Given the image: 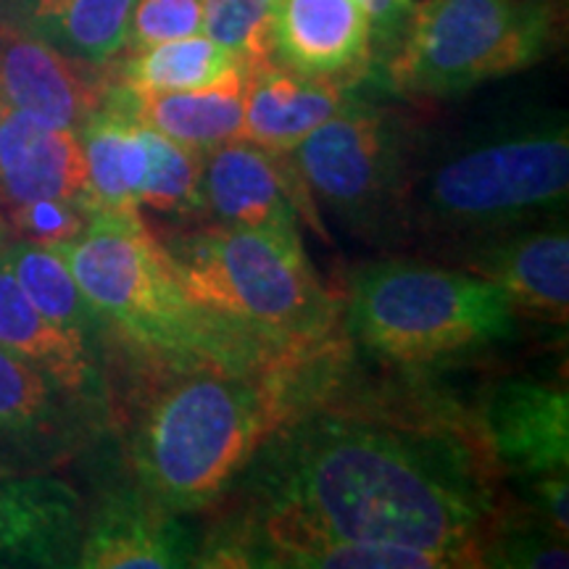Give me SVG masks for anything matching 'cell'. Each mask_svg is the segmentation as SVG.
<instances>
[{
    "label": "cell",
    "mask_w": 569,
    "mask_h": 569,
    "mask_svg": "<svg viewBox=\"0 0 569 569\" xmlns=\"http://www.w3.org/2000/svg\"><path fill=\"white\" fill-rule=\"evenodd\" d=\"M77 134L88 172L90 213L142 217L138 196L148 169L146 124L101 103Z\"/></svg>",
    "instance_id": "cell-23"
},
{
    "label": "cell",
    "mask_w": 569,
    "mask_h": 569,
    "mask_svg": "<svg viewBox=\"0 0 569 569\" xmlns=\"http://www.w3.org/2000/svg\"><path fill=\"white\" fill-rule=\"evenodd\" d=\"M203 569H451V561L407 546L346 540L274 511L232 501L198 538Z\"/></svg>",
    "instance_id": "cell-9"
},
{
    "label": "cell",
    "mask_w": 569,
    "mask_h": 569,
    "mask_svg": "<svg viewBox=\"0 0 569 569\" xmlns=\"http://www.w3.org/2000/svg\"><path fill=\"white\" fill-rule=\"evenodd\" d=\"M340 327L382 365L440 369L517 340L522 317L498 284L465 269L382 259L351 274Z\"/></svg>",
    "instance_id": "cell-5"
},
{
    "label": "cell",
    "mask_w": 569,
    "mask_h": 569,
    "mask_svg": "<svg viewBox=\"0 0 569 569\" xmlns=\"http://www.w3.org/2000/svg\"><path fill=\"white\" fill-rule=\"evenodd\" d=\"M203 32V0H134L124 51Z\"/></svg>",
    "instance_id": "cell-29"
},
{
    "label": "cell",
    "mask_w": 569,
    "mask_h": 569,
    "mask_svg": "<svg viewBox=\"0 0 569 569\" xmlns=\"http://www.w3.org/2000/svg\"><path fill=\"white\" fill-rule=\"evenodd\" d=\"M482 453L459 427L317 407L277 427L224 498L346 540L478 567L501 509Z\"/></svg>",
    "instance_id": "cell-1"
},
{
    "label": "cell",
    "mask_w": 569,
    "mask_h": 569,
    "mask_svg": "<svg viewBox=\"0 0 569 569\" xmlns=\"http://www.w3.org/2000/svg\"><path fill=\"white\" fill-rule=\"evenodd\" d=\"M134 0H0V27L106 69L124 51Z\"/></svg>",
    "instance_id": "cell-22"
},
{
    "label": "cell",
    "mask_w": 569,
    "mask_h": 569,
    "mask_svg": "<svg viewBox=\"0 0 569 569\" xmlns=\"http://www.w3.org/2000/svg\"><path fill=\"white\" fill-rule=\"evenodd\" d=\"M480 448L507 478L528 482L569 472V393L540 377L496 380L475 415Z\"/></svg>",
    "instance_id": "cell-11"
},
{
    "label": "cell",
    "mask_w": 569,
    "mask_h": 569,
    "mask_svg": "<svg viewBox=\"0 0 569 569\" xmlns=\"http://www.w3.org/2000/svg\"><path fill=\"white\" fill-rule=\"evenodd\" d=\"M6 246H9V227H6V219L0 217V253H3Z\"/></svg>",
    "instance_id": "cell-32"
},
{
    "label": "cell",
    "mask_w": 569,
    "mask_h": 569,
    "mask_svg": "<svg viewBox=\"0 0 569 569\" xmlns=\"http://www.w3.org/2000/svg\"><path fill=\"white\" fill-rule=\"evenodd\" d=\"M0 264L9 269L21 293L30 298L42 317L103 348V340L111 336L109 327L84 298L74 274L56 248L17 240L3 248Z\"/></svg>",
    "instance_id": "cell-24"
},
{
    "label": "cell",
    "mask_w": 569,
    "mask_h": 569,
    "mask_svg": "<svg viewBox=\"0 0 569 569\" xmlns=\"http://www.w3.org/2000/svg\"><path fill=\"white\" fill-rule=\"evenodd\" d=\"M272 61L356 88L375 67L372 21L356 0H274Z\"/></svg>",
    "instance_id": "cell-14"
},
{
    "label": "cell",
    "mask_w": 569,
    "mask_h": 569,
    "mask_svg": "<svg viewBox=\"0 0 569 569\" xmlns=\"http://www.w3.org/2000/svg\"><path fill=\"white\" fill-rule=\"evenodd\" d=\"M103 407L0 348V472L32 475L84 448Z\"/></svg>",
    "instance_id": "cell-10"
},
{
    "label": "cell",
    "mask_w": 569,
    "mask_h": 569,
    "mask_svg": "<svg viewBox=\"0 0 569 569\" xmlns=\"http://www.w3.org/2000/svg\"><path fill=\"white\" fill-rule=\"evenodd\" d=\"M46 46V42L0 27V98L11 111L42 124L80 130L101 106L106 77Z\"/></svg>",
    "instance_id": "cell-17"
},
{
    "label": "cell",
    "mask_w": 569,
    "mask_h": 569,
    "mask_svg": "<svg viewBox=\"0 0 569 569\" xmlns=\"http://www.w3.org/2000/svg\"><path fill=\"white\" fill-rule=\"evenodd\" d=\"M148 169L140 184V211L169 219V230L190 227L206 219L203 206V156L177 146L167 134L146 124Z\"/></svg>",
    "instance_id": "cell-26"
},
{
    "label": "cell",
    "mask_w": 569,
    "mask_h": 569,
    "mask_svg": "<svg viewBox=\"0 0 569 569\" xmlns=\"http://www.w3.org/2000/svg\"><path fill=\"white\" fill-rule=\"evenodd\" d=\"M11 109H9V106H6V101H3V98H0V127H3V119H6V113H9Z\"/></svg>",
    "instance_id": "cell-33"
},
{
    "label": "cell",
    "mask_w": 569,
    "mask_h": 569,
    "mask_svg": "<svg viewBox=\"0 0 569 569\" xmlns=\"http://www.w3.org/2000/svg\"><path fill=\"white\" fill-rule=\"evenodd\" d=\"M32 201H74L88 209L82 142L77 130L9 111L0 127V203Z\"/></svg>",
    "instance_id": "cell-19"
},
{
    "label": "cell",
    "mask_w": 569,
    "mask_h": 569,
    "mask_svg": "<svg viewBox=\"0 0 569 569\" xmlns=\"http://www.w3.org/2000/svg\"><path fill=\"white\" fill-rule=\"evenodd\" d=\"M0 348L51 375L98 407H109L101 348L42 317L21 293L9 269L0 264Z\"/></svg>",
    "instance_id": "cell-21"
},
{
    "label": "cell",
    "mask_w": 569,
    "mask_h": 569,
    "mask_svg": "<svg viewBox=\"0 0 569 569\" xmlns=\"http://www.w3.org/2000/svg\"><path fill=\"white\" fill-rule=\"evenodd\" d=\"M82 498L51 472H0V567H77Z\"/></svg>",
    "instance_id": "cell-16"
},
{
    "label": "cell",
    "mask_w": 569,
    "mask_h": 569,
    "mask_svg": "<svg viewBox=\"0 0 569 569\" xmlns=\"http://www.w3.org/2000/svg\"><path fill=\"white\" fill-rule=\"evenodd\" d=\"M274 0H203V34L246 69L272 61Z\"/></svg>",
    "instance_id": "cell-28"
},
{
    "label": "cell",
    "mask_w": 569,
    "mask_h": 569,
    "mask_svg": "<svg viewBox=\"0 0 569 569\" xmlns=\"http://www.w3.org/2000/svg\"><path fill=\"white\" fill-rule=\"evenodd\" d=\"M90 222V211L74 201H32L9 206V227L27 243L56 248L80 234Z\"/></svg>",
    "instance_id": "cell-30"
},
{
    "label": "cell",
    "mask_w": 569,
    "mask_h": 569,
    "mask_svg": "<svg viewBox=\"0 0 569 569\" xmlns=\"http://www.w3.org/2000/svg\"><path fill=\"white\" fill-rule=\"evenodd\" d=\"M372 21L375 61H382L401 40L407 21L415 11V0H356Z\"/></svg>",
    "instance_id": "cell-31"
},
{
    "label": "cell",
    "mask_w": 569,
    "mask_h": 569,
    "mask_svg": "<svg viewBox=\"0 0 569 569\" xmlns=\"http://www.w3.org/2000/svg\"><path fill=\"white\" fill-rule=\"evenodd\" d=\"M56 251L111 336L146 361L259 369L290 359L243 325L198 303L142 217L90 213L88 227Z\"/></svg>",
    "instance_id": "cell-3"
},
{
    "label": "cell",
    "mask_w": 569,
    "mask_h": 569,
    "mask_svg": "<svg viewBox=\"0 0 569 569\" xmlns=\"http://www.w3.org/2000/svg\"><path fill=\"white\" fill-rule=\"evenodd\" d=\"M227 48L206 34L122 51L109 63V80L132 92H174L203 88L238 67Z\"/></svg>",
    "instance_id": "cell-25"
},
{
    "label": "cell",
    "mask_w": 569,
    "mask_h": 569,
    "mask_svg": "<svg viewBox=\"0 0 569 569\" xmlns=\"http://www.w3.org/2000/svg\"><path fill=\"white\" fill-rule=\"evenodd\" d=\"M567 119L540 117L467 134L443 148L417 142L407 240L453 248L515 227L565 219Z\"/></svg>",
    "instance_id": "cell-4"
},
{
    "label": "cell",
    "mask_w": 569,
    "mask_h": 569,
    "mask_svg": "<svg viewBox=\"0 0 569 569\" xmlns=\"http://www.w3.org/2000/svg\"><path fill=\"white\" fill-rule=\"evenodd\" d=\"M353 92V84L311 80L274 61L246 69L240 140L272 153L296 151Z\"/></svg>",
    "instance_id": "cell-20"
},
{
    "label": "cell",
    "mask_w": 569,
    "mask_h": 569,
    "mask_svg": "<svg viewBox=\"0 0 569 569\" xmlns=\"http://www.w3.org/2000/svg\"><path fill=\"white\" fill-rule=\"evenodd\" d=\"M182 288L264 338L284 356L330 343L343 298L325 288L303 253V238L243 227H174L153 232Z\"/></svg>",
    "instance_id": "cell-6"
},
{
    "label": "cell",
    "mask_w": 569,
    "mask_h": 569,
    "mask_svg": "<svg viewBox=\"0 0 569 569\" xmlns=\"http://www.w3.org/2000/svg\"><path fill=\"white\" fill-rule=\"evenodd\" d=\"M459 269L498 284L522 319L557 327L569 315V234L565 219L525 224L446 248Z\"/></svg>",
    "instance_id": "cell-13"
},
{
    "label": "cell",
    "mask_w": 569,
    "mask_h": 569,
    "mask_svg": "<svg viewBox=\"0 0 569 569\" xmlns=\"http://www.w3.org/2000/svg\"><path fill=\"white\" fill-rule=\"evenodd\" d=\"M419 138L407 122L353 92L296 151L315 206L372 246H403L407 196Z\"/></svg>",
    "instance_id": "cell-8"
},
{
    "label": "cell",
    "mask_w": 569,
    "mask_h": 569,
    "mask_svg": "<svg viewBox=\"0 0 569 569\" xmlns=\"http://www.w3.org/2000/svg\"><path fill=\"white\" fill-rule=\"evenodd\" d=\"M101 103L167 134L177 146L206 156L224 142L240 140L246 67L238 63L203 88L174 92H132L106 77Z\"/></svg>",
    "instance_id": "cell-18"
},
{
    "label": "cell",
    "mask_w": 569,
    "mask_h": 569,
    "mask_svg": "<svg viewBox=\"0 0 569 569\" xmlns=\"http://www.w3.org/2000/svg\"><path fill=\"white\" fill-rule=\"evenodd\" d=\"M478 567L565 569L569 567L567 538L525 507L498 509L478 553Z\"/></svg>",
    "instance_id": "cell-27"
},
{
    "label": "cell",
    "mask_w": 569,
    "mask_h": 569,
    "mask_svg": "<svg viewBox=\"0 0 569 569\" xmlns=\"http://www.w3.org/2000/svg\"><path fill=\"white\" fill-rule=\"evenodd\" d=\"M203 206L209 224L301 234L306 219L325 234L290 153L264 151L248 140L224 142L203 156Z\"/></svg>",
    "instance_id": "cell-12"
},
{
    "label": "cell",
    "mask_w": 569,
    "mask_h": 569,
    "mask_svg": "<svg viewBox=\"0 0 569 569\" xmlns=\"http://www.w3.org/2000/svg\"><path fill=\"white\" fill-rule=\"evenodd\" d=\"M557 32L553 0H422L380 74L409 101H448L536 67Z\"/></svg>",
    "instance_id": "cell-7"
},
{
    "label": "cell",
    "mask_w": 569,
    "mask_h": 569,
    "mask_svg": "<svg viewBox=\"0 0 569 569\" xmlns=\"http://www.w3.org/2000/svg\"><path fill=\"white\" fill-rule=\"evenodd\" d=\"M196 532L161 509L138 486L101 498L84 530L77 567L82 569H184L193 567Z\"/></svg>",
    "instance_id": "cell-15"
},
{
    "label": "cell",
    "mask_w": 569,
    "mask_h": 569,
    "mask_svg": "<svg viewBox=\"0 0 569 569\" xmlns=\"http://www.w3.org/2000/svg\"><path fill=\"white\" fill-rule=\"evenodd\" d=\"M282 365L146 361L127 430L134 486L177 517L219 507L288 419Z\"/></svg>",
    "instance_id": "cell-2"
}]
</instances>
